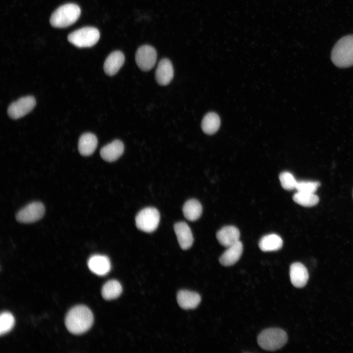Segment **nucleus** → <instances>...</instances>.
<instances>
[{"label":"nucleus","mask_w":353,"mask_h":353,"mask_svg":"<svg viewBox=\"0 0 353 353\" xmlns=\"http://www.w3.org/2000/svg\"><path fill=\"white\" fill-rule=\"evenodd\" d=\"M94 317L91 310L82 305L71 309L65 317V323L69 332L80 334L87 331L92 326Z\"/></svg>","instance_id":"obj_1"},{"label":"nucleus","mask_w":353,"mask_h":353,"mask_svg":"<svg viewBox=\"0 0 353 353\" xmlns=\"http://www.w3.org/2000/svg\"><path fill=\"white\" fill-rule=\"evenodd\" d=\"M331 59L339 68L353 66V35L344 36L337 41L331 50Z\"/></svg>","instance_id":"obj_2"},{"label":"nucleus","mask_w":353,"mask_h":353,"mask_svg":"<svg viewBox=\"0 0 353 353\" xmlns=\"http://www.w3.org/2000/svg\"><path fill=\"white\" fill-rule=\"evenodd\" d=\"M80 7L75 3H67L56 9L50 18V25L55 27L64 28L75 23L80 16Z\"/></svg>","instance_id":"obj_3"},{"label":"nucleus","mask_w":353,"mask_h":353,"mask_svg":"<svg viewBox=\"0 0 353 353\" xmlns=\"http://www.w3.org/2000/svg\"><path fill=\"white\" fill-rule=\"evenodd\" d=\"M286 333L279 328L265 329L257 337L259 346L266 351H274L282 348L287 342Z\"/></svg>","instance_id":"obj_4"},{"label":"nucleus","mask_w":353,"mask_h":353,"mask_svg":"<svg viewBox=\"0 0 353 353\" xmlns=\"http://www.w3.org/2000/svg\"><path fill=\"white\" fill-rule=\"evenodd\" d=\"M100 33L98 29L87 26L76 30L68 36V40L78 48H88L95 45L99 41Z\"/></svg>","instance_id":"obj_5"},{"label":"nucleus","mask_w":353,"mask_h":353,"mask_svg":"<svg viewBox=\"0 0 353 353\" xmlns=\"http://www.w3.org/2000/svg\"><path fill=\"white\" fill-rule=\"evenodd\" d=\"M160 221L159 211L154 207H146L140 211L135 218L137 227L146 232L154 231Z\"/></svg>","instance_id":"obj_6"},{"label":"nucleus","mask_w":353,"mask_h":353,"mask_svg":"<svg viewBox=\"0 0 353 353\" xmlns=\"http://www.w3.org/2000/svg\"><path fill=\"white\" fill-rule=\"evenodd\" d=\"M45 210V207L42 203L38 202H33L25 206L17 213L16 219L20 223H33L43 217Z\"/></svg>","instance_id":"obj_7"},{"label":"nucleus","mask_w":353,"mask_h":353,"mask_svg":"<svg viewBox=\"0 0 353 353\" xmlns=\"http://www.w3.org/2000/svg\"><path fill=\"white\" fill-rule=\"evenodd\" d=\"M157 58L155 49L150 45L139 47L135 54V61L138 67L144 71L151 70L155 65Z\"/></svg>","instance_id":"obj_8"},{"label":"nucleus","mask_w":353,"mask_h":353,"mask_svg":"<svg viewBox=\"0 0 353 353\" xmlns=\"http://www.w3.org/2000/svg\"><path fill=\"white\" fill-rule=\"evenodd\" d=\"M36 105V101L32 96L21 98L12 103L8 108V114L13 119L20 118L30 112Z\"/></svg>","instance_id":"obj_9"},{"label":"nucleus","mask_w":353,"mask_h":353,"mask_svg":"<svg viewBox=\"0 0 353 353\" xmlns=\"http://www.w3.org/2000/svg\"><path fill=\"white\" fill-rule=\"evenodd\" d=\"M178 244L183 250H187L192 245L194 239L191 230L184 222L176 223L174 227Z\"/></svg>","instance_id":"obj_10"},{"label":"nucleus","mask_w":353,"mask_h":353,"mask_svg":"<svg viewBox=\"0 0 353 353\" xmlns=\"http://www.w3.org/2000/svg\"><path fill=\"white\" fill-rule=\"evenodd\" d=\"M155 79L160 85L168 84L174 76V69L170 60L161 59L158 63L155 71Z\"/></svg>","instance_id":"obj_11"},{"label":"nucleus","mask_w":353,"mask_h":353,"mask_svg":"<svg viewBox=\"0 0 353 353\" xmlns=\"http://www.w3.org/2000/svg\"><path fill=\"white\" fill-rule=\"evenodd\" d=\"M290 277L291 283L295 287H303L306 285L308 279L307 270L301 263H294L290 266Z\"/></svg>","instance_id":"obj_12"},{"label":"nucleus","mask_w":353,"mask_h":353,"mask_svg":"<svg viewBox=\"0 0 353 353\" xmlns=\"http://www.w3.org/2000/svg\"><path fill=\"white\" fill-rule=\"evenodd\" d=\"M216 237L221 245L227 248L239 241L240 232L235 227L227 226L217 232Z\"/></svg>","instance_id":"obj_13"},{"label":"nucleus","mask_w":353,"mask_h":353,"mask_svg":"<svg viewBox=\"0 0 353 353\" xmlns=\"http://www.w3.org/2000/svg\"><path fill=\"white\" fill-rule=\"evenodd\" d=\"M89 269L99 276L106 275L110 270L111 264L106 256L96 254L90 257L88 261Z\"/></svg>","instance_id":"obj_14"},{"label":"nucleus","mask_w":353,"mask_h":353,"mask_svg":"<svg viewBox=\"0 0 353 353\" xmlns=\"http://www.w3.org/2000/svg\"><path fill=\"white\" fill-rule=\"evenodd\" d=\"M124 145L119 140H115L103 147L100 151L101 157L108 162L115 161L123 153Z\"/></svg>","instance_id":"obj_15"},{"label":"nucleus","mask_w":353,"mask_h":353,"mask_svg":"<svg viewBox=\"0 0 353 353\" xmlns=\"http://www.w3.org/2000/svg\"><path fill=\"white\" fill-rule=\"evenodd\" d=\"M125 62L123 53L119 50L111 52L105 60L103 69L108 76L115 75L122 67Z\"/></svg>","instance_id":"obj_16"},{"label":"nucleus","mask_w":353,"mask_h":353,"mask_svg":"<svg viewBox=\"0 0 353 353\" xmlns=\"http://www.w3.org/2000/svg\"><path fill=\"white\" fill-rule=\"evenodd\" d=\"M243 252V245L239 241L227 249L219 258L220 263L225 266H229L236 263L240 258Z\"/></svg>","instance_id":"obj_17"},{"label":"nucleus","mask_w":353,"mask_h":353,"mask_svg":"<svg viewBox=\"0 0 353 353\" xmlns=\"http://www.w3.org/2000/svg\"><path fill=\"white\" fill-rule=\"evenodd\" d=\"M201 300L199 294L188 290L179 291L177 295V301L179 306L185 309L195 308Z\"/></svg>","instance_id":"obj_18"},{"label":"nucleus","mask_w":353,"mask_h":353,"mask_svg":"<svg viewBox=\"0 0 353 353\" xmlns=\"http://www.w3.org/2000/svg\"><path fill=\"white\" fill-rule=\"evenodd\" d=\"M98 140L94 134L85 133L81 135L78 143L79 153L83 156L91 155L95 151Z\"/></svg>","instance_id":"obj_19"},{"label":"nucleus","mask_w":353,"mask_h":353,"mask_svg":"<svg viewBox=\"0 0 353 353\" xmlns=\"http://www.w3.org/2000/svg\"><path fill=\"white\" fill-rule=\"evenodd\" d=\"M283 241L276 234H269L262 237L259 242V247L263 252L276 251L281 248Z\"/></svg>","instance_id":"obj_20"},{"label":"nucleus","mask_w":353,"mask_h":353,"mask_svg":"<svg viewBox=\"0 0 353 353\" xmlns=\"http://www.w3.org/2000/svg\"><path fill=\"white\" fill-rule=\"evenodd\" d=\"M202 210L201 203L196 199L188 200L184 204L182 208L184 217L190 221H194L198 219L202 215Z\"/></svg>","instance_id":"obj_21"},{"label":"nucleus","mask_w":353,"mask_h":353,"mask_svg":"<svg viewBox=\"0 0 353 353\" xmlns=\"http://www.w3.org/2000/svg\"><path fill=\"white\" fill-rule=\"evenodd\" d=\"M220 124L221 121L219 115L214 112H210L203 117L201 127L205 133L211 135L217 131Z\"/></svg>","instance_id":"obj_22"},{"label":"nucleus","mask_w":353,"mask_h":353,"mask_svg":"<svg viewBox=\"0 0 353 353\" xmlns=\"http://www.w3.org/2000/svg\"><path fill=\"white\" fill-rule=\"evenodd\" d=\"M122 292L120 283L115 279L107 281L101 289V295L106 300H111L118 298Z\"/></svg>","instance_id":"obj_23"},{"label":"nucleus","mask_w":353,"mask_h":353,"mask_svg":"<svg viewBox=\"0 0 353 353\" xmlns=\"http://www.w3.org/2000/svg\"><path fill=\"white\" fill-rule=\"evenodd\" d=\"M297 203L305 207H311L317 204L319 201L318 196L315 193L297 191L293 197Z\"/></svg>","instance_id":"obj_24"},{"label":"nucleus","mask_w":353,"mask_h":353,"mask_svg":"<svg viewBox=\"0 0 353 353\" xmlns=\"http://www.w3.org/2000/svg\"><path fill=\"white\" fill-rule=\"evenodd\" d=\"M14 324L15 319L11 313H1L0 316V334L2 335L9 332L13 328Z\"/></svg>","instance_id":"obj_25"},{"label":"nucleus","mask_w":353,"mask_h":353,"mask_svg":"<svg viewBox=\"0 0 353 353\" xmlns=\"http://www.w3.org/2000/svg\"><path fill=\"white\" fill-rule=\"evenodd\" d=\"M281 186L286 190L296 189L298 181L293 175L288 172L281 173L279 176Z\"/></svg>","instance_id":"obj_26"},{"label":"nucleus","mask_w":353,"mask_h":353,"mask_svg":"<svg viewBox=\"0 0 353 353\" xmlns=\"http://www.w3.org/2000/svg\"><path fill=\"white\" fill-rule=\"evenodd\" d=\"M320 185L318 181H298L296 189L299 192L315 193Z\"/></svg>","instance_id":"obj_27"}]
</instances>
